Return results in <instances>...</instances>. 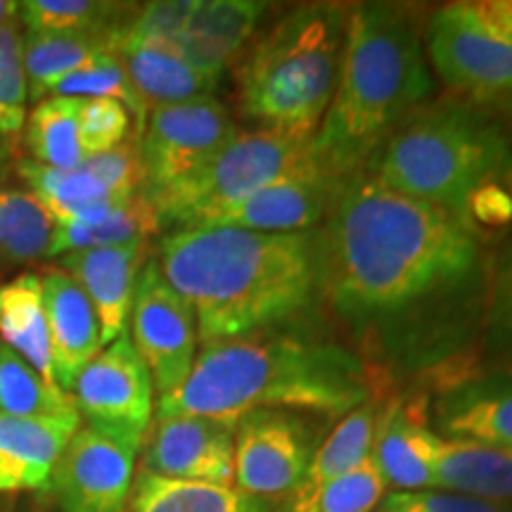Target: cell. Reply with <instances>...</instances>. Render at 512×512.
I'll list each match as a JSON object with an SVG mask.
<instances>
[{"label":"cell","instance_id":"cell-1","mask_svg":"<svg viewBox=\"0 0 512 512\" xmlns=\"http://www.w3.org/2000/svg\"><path fill=\"white\" fill-rule=\"evenodd\" d=\"M316 242L318 306L375 373L437 394L477 375L494 266L484 233L354 174Z\"/></svg>","mask_w":512,"mask_h":512},{"label":"cell","instance_id":"cell-2","mask_svg":"<svg viewBox=\"0 0 512 512\" xmlns=\"http://www.w3.org/2000/svg\"><path fill=\"white\" fill-rule=\"evenodd\" d=\"M287 328L204 344L181 387L159 396L155 418L188 415L238 427L254 411H302L335 420L396 394V384L349 344L302 325Z\"/></svg>","mask_w":512,"mask_h":512},{"label":"cell","instance_id":"cell-3","mask_svg":"<svg viewBox=\"0 0 512 512\" xmlns=\"http://www.w3.org/2000/svg\"><path fill=\"white\" fill-rule=\"evenodd\" d=\"M155 259L195 313L202 347L287 328L318 306L316 228H178L164 235Z\"/></svg>","mask_w":512,"mask_h":512},{"label":"cell","instance_id":"cell-4","mask_svg":"<svg viewBox=\"0 0 512 512\" xmlns=\"http://www.w3.org/2000/svg\"><path fill=\"white\" fill-rule=\"evenodd\" d=\"M422 19L403 3L349 5L337 88L313 136L335 178L361 174L408 117L434 98Z\"/></svg>","mask_w":512,"mask_h":512},{"label":"cell","instance_id":"cell-5","mask_svg":"<svg viewBox=\"0 0 512 512\" xmlns=\"http://www.w3.org/2000/svg\"><path fill=\"white\" fill-rule=\"evenodd\" d=\"M361 174L484 235L512 221V128L496 110L453 95L403 121Z\"/></svg>","mask_w":512,"mask_h":512},{"label":"cell","instance_id":"cell-6","mask_svg":"<svg viewBox=\"0 0 512 512\" xmlns=\"http://www.w3.org/2000/svg\"><path fill=\"white\" fill-rule=\"evenodd\" d=\"M349 5L302 3L285 10L235 64L242 117L280 136L313 140L337 88Z\"/></svg>","mask_w":512,"mask_h":512},{"label":"cell","instance_id":"cell-7","mask_svg":"<svg viewBox=\"0 0 512 512\" xmlns=\"http://www.w3.org/2000/svg\"><path fill=\"white\" fill-rule=\"evenodd\" d=\"M422 36L448 95L489 110L512 105V0L439 5Z\"/></svg>","mask_w":512,"mask_h":512},{"label":"cell","instance_id":"cell-8","mask_svg":"<svg viewBox=\"0 0 512 512\" xmlns=\"http://www.w3.org/2000/svg\"><path fill=\"white\" fill-rule=\"evenodd\" d=\"M316 169L325 166L318 162L313 140L252 128L235 133L221 155L200 174L155 197L150 204L157 211L162 230L195 228L280 178Z\"/></svg>","mask_w":512,"mask_h":512},{"label":"cell","instance_id":"cell-9","mask_svg":"<svg viewBox=\"0 0 512 512\" xmlns=\"http://www.w3.org/2000/svg\"><path fill=\"white\" fill-rule=\"evenodd\" d=\"M240 128L219 98H197L147 112L138 136L147 202L197 176L233 140Z\"/></svg>","mask_w":512,"mask_h":512},{"label":"cell","instance_id":"cell-10","mask_svg":"<svg viewBox=\"0 0 512 512\" xmlns=\"http://www.w3.org/2000/svg\"><path fill=\"white\" fill-rule=\"evenodd\" d=\"M83 427L140 451L155 415V384L145 361L124 335L83 368L72 387Z\"/></svg>","mask_w":512,"mask_h":512},{"label":"cell","instance_id":"cell-11","mask_svg":"<svg viewBox=\"0 0 512 512\" xmlns=\"http://www.w3.org/2000/svg\"><path fill=\"white\" fill-rule=\"evenodd\" d=\"M131 342L152 375L159 396L176 392L197 358V320L190 304L162 275L155 256L138 275L131 306Z\"/></svg>","mask_w":512,"mask_h":512},{"label":"cell","instance_id":"cell-12","mask_svg":"<svg viewBox=\"0 0 512 512\" xmlns=\"http://www.w3.org/2000/svg\"><path fill=\"white\" fill-rule=\"evenodd\" d=\"M318 448L316 432L294 411H254L235 427V486L259 501L287 498Z\"/></svg>","mask_w":512,"mask_h":512},{"label":"cell","instance_id":"cell-13","mask_svg":"<svg viewBox=\"0 0 512 512\" xmlns=\"http://www.w3.org/2000/svg\"><path fill=\"white\" fill-rule=\"evenodd\" d=\"M136 448L79 427L50 472L46 491L57 512H124Z\"/></svg>","mask_w":512,"mask_h":512},{"label":"cell","instance_id":"cell-14","mask_svg":"<svg viewBox=\"0 0 512 512\" xmlns=\"http://www.w3.org/2000/svg\"><path fill=\"white\" fill-rule=\"evenodd\" d=\"M235 427L209 418H155L143 441L140 470L152 475L233 486Z\"/></svg>","mask_w":512,"mask_h":512},{"label":"cell","instance_id":"cell-15","mask_svg":"<svg viewBox=\"0 0 512 512\" xmlns=\"http://www.w3.org/2000/svg\"><path fill=\"white\" fill-rule=\"evenodd\" d=\"M342 178L325 169L285 176L254 195L223 209L204 226H228L259 233H306L318 228Z\"/></svg>","mask_w":512,"mask_h":512},{"label":"cell","instance_id":"cell-16","mask_svg":"<svg viewBox=\"0 0 512 512\" xmlns=\"http://www.w3.org/2000/svg\"><path fill=\"white\" fill-rule=\"evenodd\" d=\"M427 394L396 392L377 422L373 460L387 486L396 491L434 489L432 465L439 434L430 425Z\"/></svg>","mask_w":512,"mask_h":512},{"label":"cell","instance_id":"cell-17","mask_svg":"<svg viewBox=\"0 0 512 512\" xmlns=\"http://www.w3.org/2000/svg\"><path fill=\"white\" fill-rule=\"evenodd\" d=\"M150 259V242L81 249L60 256V268L91 299L100 320L102 347L126 335L138 275Z\"/></svg>","mask_w":512,"mask_h":512},{"label":"cell","instance_id":"cell-18","mask_svg":"<svg viewBox=\"0 0 512 512\" xmlns=\"http://www.w3.org/2000/svg\"><path fill=\"white\" fill-rule=\"evenodd\" d=\"M430 415L437 434L512 451V370L477 373L439 392Z\"/></svg>","mask_w":512,"mask_h":512},{"label":"cell","instance_id":"cell-19","mask_svg":"<svg viewBox=\"0 0 512 512\" xmlns=\"http://www.w3.org/2000/svg\"><path fill=\"white\" fill-rule=\"evenodd\" d=\"M41 285L55 382L72 392L76 377L102 351L100 320L86 292L62 268H46Z\"/></svg>","mask_w":512,"mask_h":512},{"label":"cell","instance_id":"cell-20","mask_svg":"<svg viewBox=\"0 0 512 512\" xmlns=\"http://www.w3.org/2000/svg\"><path fill=\"white\" fill-rule=\"evenodd\" d=\"M110 50L124 64L145 110L178 105L214 95L221 79L200 72L169 43L143 41L117 29L110 36Z\"/></svg>","mask_w":512,"mask_h":512},{"label":"cell","instance_id":"cell-21","mask_svg":"<svg viewBox=\"0 0 512 512\" xmlns=\"http://www.w3.org/2000/svg\"><path fill=\"white\" fill-rule=\"evenodd\" d=\"M268 10L256 0H197L174 48L200 72L221 79L252 41Z\"/></svg>","mask_w":512,"mask_h":512},{"label":"cell","instance_id":"cell-22","mask_svg":"<svg viewBox=\"0 0 512 512\" xmlns=\"http://www.w3.org/2000/svg\"><path fill=\"white\" fill-rule=\"evenodd\" d=\"M81 427L79 413L17 418L0 415V465L22 489L46 491L50 472Z\"/></svg>","mask_w":512,"mask_h":512},{"label":"cell","instance_id":"cell-23","mask_svg":"<svg viewBox=\"0 0 512 512\" xmlns=\"http://www.w3.org/2000/svg\"><path fill=\"white\" fill-rule=\"evenodd\" d=\"M432 477L434 489L512 505V451L439 437Z\"/></svg>","mask_w":512,"mask_h":512},{"label":"cell","instance_id":"cell-24","mask_svg":"<svg viewBox=\"0 0 512 512\" xmlns=\"http://www.w3.org/2000/svg\"><path fill=\"white\" fill-rule=\"evenodd\" d=\"M17 174L55 223H98L131 197H117L86 166L62 171L19 159Z\"/></svg>","mask_w":512,"mask_h":512},{"label":"cell","instance_id":"cell-25","mask_svg":"<svg viewBox=\"0 0 512 512\" xmlns=\"http://www.w3.org/2000/svg\"><path fill=\"white\" fill-rule=\"evenodd\" d=\"M392 396H375L354 411L339 418L335 430L328 434V439L323 441L313 453L309 470L297 489L283 501H302L316 494L320 486H325L332 479L347 475V472L356 470L358 465H363L373 456V444H375V432L377 422H380L382 408Z\"/></svg>","mask_w":512,"mask_h":512},{"label":"cell","instance_id":"cell-26","mask_svg":"<svg viewBox=\"0 0 512 512\" xmlns=\"http://www.w3.org/2000/svg\"><path fill=\"white\" fill-rule=\"evenodd\" d=\"M0 339L29 361L43 380L57 387L38 273L15 275L0 285Z\"/></svg>","mask_w":512,"mask_h":512},{"label":"cell","instance_id":"cell-27","mask_svg":"<svg viewBox=\"0 0 512 512\" xmlns=\"http://www.w3.org/2000/svg\"><path fill=\"white\" fill-rule=\"evenodd\" d=\"M124 512H271L238 486L185 482L138 470Z\"/></svg>","mask_w":512,"mask_h":512},{"label":"cell","instance_id":"cell-28","mask_svg":"<svg viewBox=\"0 0 512 512\" xmlns=\"http://www.w3.org/2000/svg\"><path fill=\"white\" fill-rule=\"evenodd\" d=\"M110 53V36L95 34H24L22 60L29 83V100L41 102L74 72Z\"/></svg>","mask_w":512,"mask_h":512},{"label":"cell","instance_id":"cell-29","mask_svg":"<svg viewBox=\"0 0 512 512\" xmlns=\"http://www.w3.org/2000/svg\"><path fill=\"white\" fill-rule=\"evenodd\" d=\"M159 233H162V226H159L155 207L138 192L98 223H55L48 259L81 252V249L150 242V238Z\"/></svg>","mask_w":512,"mask_h":512},{"label":"cell","instance_id":"cell-30","mask_svg":"<svg viewBox=\"0 0 512 512\" xmlns=\"http://www.w3.org/2000/svg\"><path fill=\"white\" fill-rule=\"evenodd\" d=\"M55 221L29 190L0 185V273L48 259Z\"/></svg>","mask_w":512,"mask_h":512},{"label":"cell","instance_id":"cell-31","mask_svg":"<svg viewBox=\"0 0 512 512\" xmlns=\"http://www.w3.org/2000/svg\"><path fill=\"white\" fill-rule=\"evenodd\" d=\"M136 3L105 0H24L19 3V24L29 34H95L112 36L136 15Z\"/></svg>","mask_w":512,"mask_h":512},{"label":"cell","instance_id":"cell-32","mask_svg":"<svg viewBox=\"0 0 512 512\" xmlns=\"http://www.w3.org/2000/svg\"><path fill=\"white\" fill-rule=\"evenodd\" d=\"M24 147L29 159L50 169L72 171L83 164L79 140V98H46L36 102L24 121Z\"/></svg>","mask_w":512,"mask_h":512},{"label":"cell","instance_id":"cell-33","mask_svg":"<svg viewBox=\"0 0 512 512\" xmlns=\"http://www.w3.org/2000/svg\"><path fill=\"white\" fill-rule=\"evenodd\" d=\"M76 413L72 394L53 387L0 339V415L38 418V415Z\"/></svg>","mask_w":512,"mask_h":512},{"label":"cell","instance_id":"cell-34","mask_svg":"<svg viewBox=\"0 0 512 512\" xmlns=\"http://www.w3.org/2000/svg\"><path fill=\"white\" fill-rule=\"evenodd\" d=\"M29 83L22 60V29L19 17L0 27V157L15 152L27 121Z\"/></svg>","mask_w":512,"mask_h":512},{"label":"cell","instance_id":"cell-35","mask_svg":"<svg viewBox=\"0 0 512 512\" xmlns=\"http://www.w3.org/2000/svg\"><path fill=\"white\" fill-rule=\"evenodd\" d=\"M387 482L377 470L373 456L347 475L320 486L302 501H283L271 512H375L382 503Z\"/></svg>","mask_w":512,"mask_h":512},{"label":"cell","instance_id":"cell-36","mask_svg":"<svg viewBox=\"0 0 512 512\" xmlns=\"http://www.w3.org/2000/svg\"><path fill=\"white\" fill-rule=\"evenodd\" d=\"M53 95H57V98H105L121 102L131 112L133 121H136V140L145 126V105L140 102L136 88H133L131 79H128L124 64H121V60L112 50L95 57L93 62H88L79 72L67 76L55 88Z\"/></svg>","mask_w":512,"mask_h":512},{"label":"cell","instance_id":"cell-37","mask_svg":"<svg viewBox=\"0 0 512 512\" xmlns=\"http://www.w3.org/2000/svg\"><path fill=\"white\" fill-rule=\"evenodd\" d=\"M133 117L117 100L79 98V140L86 157L126 143Z\"/></svg>","mask_w":512,"mask_h":512},{"label":"cell","instance_id":"cell-38","mask_svg":"<svg viewBox=\"0 0 512 512\" xmlns=\"http://www.w3.org/2000/svg\"><path fill=\"white\" fill-rule=\"evenodd\" d=\"M482 344L512 361V242L494 256Z\"/></svg>","mask_w":512,"mask_h":512},{"label":"cell","instance_id":"cell-39","mask_svg":"<svg viewBox=\"0 0 512 512\" xmlns=\"http://www.w3.org/2000/svg\"><path fill=\"white\" fill-rule=\"evenodd\" d=\"M197 0H162V3L138 5L136 15L121 27V31L143 41L169 43L174 46L183 34L185 24L195 12Z\"/></svg>","mask_w":512,"mask_h":512},{"label":"cell","instance_id":"cell-40","mask_svg":"<svg viewBox=\"0 0 512 512\" xmlns=\"http://www.w3.org/2000/svg\"><path fill=\"white\" fill-rule=\"evenodd\" d=\"M375 512H512V505L451 494L441 489L394 491L384 496Z\"/></svg>","mask_w":512,"mask_h":512},{"label":"cell","instance_id":"cell-41","mask_svg":"<svg viewBox=\"0 0 512 512\" xmlns=\"http://www.w3.org/2000/svg\"><path fill=\"white\" fill-rule=\"evenodd\" d=\"M83 166L98 176L107 190L114 192L117 197H133L140 192L143 185V169H140V155H138V140L128 138L112 150L100 152V155L86 157Z\"/></svg>","mask_w":512,"mask_h":512},{"label":"cell","instance_id":"cell-42","mask_svg":"<svg viewBox=\"0 0 512 512\" xmlns=\"http://www.w3.org/2000/svg\"><path fill=\"white\" fill-rule=\"evenodd\" d=\"M17 8L19 3H15V0H0V27H3L8 19L17 17Z\"/></svg>","mask_w":512,"mask_h":512},{"label":"cell","instance_id":"cell-43","mask_svg":"<svg viewBox=\"0 0 512 512\" xmlns=\"http://www.w3.org/2000/svg\"><path fill=\"white\" fill-rule=\"evenodd\" d=\"M15 489H22V486H19L17 479L12 477L3 465H0V491H15Z\"/></svg>","mask_w":512,"mask_h":512}]
</instances>
